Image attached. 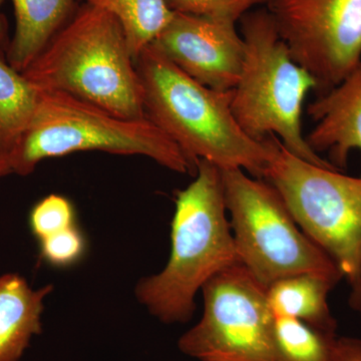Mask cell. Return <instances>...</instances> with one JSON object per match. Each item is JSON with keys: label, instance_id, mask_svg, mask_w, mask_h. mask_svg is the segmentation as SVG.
<instances>
[{"label": "cell", "instance_id": "9c48e42d", "mask_svg": "<svg viewBox=\"0 0 361 361\" xmlns=\"http://www.w3.org/2000/svg\"><path fill=\"white\" fill-rule=\"evenodd\" d=\"M270 13L291 56L317 82L319 96L361 61V0H273Z\"/></svg>", "mask_w": 361, "mask_h": 361}, {"label": "cell", "instance_id": "5bb4252c", "mask_svg": "<svg viewBox=\"0 0 361 361\" xmlns=\"http://www.w3.org/2000/svg\"><path fill=\"white\" fill-rule=\"evenodd\" d=\"M336 284L320 275H292L268 287V302L275 316L296 318L320 331L336 334L337 322L327 301Z\"/></svg>", "mask_w": 361, "mask_h": 361}, {"label": "cell", "instance_id": "5b68a950", "mask_svg": "<svg viewBox=\"0 0 361 361\" xmlns=\"http://www.w3.org/2000/svg\"><path fill=\"white\" fill-rule=\"evenodd\" d=\"M240 21L245 51L232 90L235 120L255 141L275 135L293 155L336 168L311 148L302 134L303 104L308 92L317 90L314 78L292 58L270 11L247 13Z\"/></svg>", "mask_w": 361, "mask_h": 361}, {"label": "cell", "instance_id": "7c38bea8", "mask_svg": "<svg viewBox=\"0 0 361 361\" xmlns=\"http://www.w3.org/2000/svg\"><path fill=\"white\" fill-rule=\"evenodd\" d=\"M52 285L32 288L16 273L0 276V361H20L42 329L44 300Z\"/></svg>", "mask_w": 361, "mask_h": 361}, {"label": "cell", "instance_id": "ffe728a7", "mask_svg": "<svg viewBox=\"0 0 361 361\" xmlns=\"http://www.w3.org/2000/svg\"><path fill=\"white\" fill-rule=\"evenodd\" d=\"M166 4L174 13L226 18L237 23L257 2L256 0H166Z\"/></svg>", "mask_w": 361, "mask_h": 361}, {"label": "cell", "instance_id": "603a6c76", "mask_svg": "<svg viewBox=\"0 0 361 361\" xmlns=\"http://www.w3.org/2000/svg\"><path fill=\"white\" fill-rule=\"evenodd\" d=\"M11 166L7 160H0V178L11 174Z\"/></svg>", "mask_w": 361, "mask_h": 361}, {"label": "cell", "instance_id": "d4e9b609", "mask_svg": "<svg viewBox=\"0 0 361 361\" xmlns=\"http://www.w3.org/2000/svg\"><path fill=\"white\" fill-rule=\"evenodd\" d=\"M271 1H273V0H256V2H257V4H269Z\"/></svg>", "mask_w": 361, "mask_h": 361}, {"label": "cell", "instance_id": "4fadbf2b", "mask_svg": "<svg viewBox=\"0 0 361 361\" xmlns=\"http://www.w3.org/2000/svg\"><path fill=\"white\" fill-rule=\"evenodd\" d=\"M16 32L7 61L23 73L70 20L75 0H11Z\"/></svg>", "mask_w": 361, "mask_h": 361}, {"label": "cell", "instance_id": "52a82bcc", "mask_svg": "<svg viewBox=\"0 0 361 361\" xmlns=\"http://www.w3.org/2000/svg\"><path fill=\"white\" fill-rule=\"evenodd\" d=\"M297 225L322 249L348 284L361 274V177L303 160L274 135L264 175Z\"/></svg>", "mask_w": 361, "mask_h": 361}, {"label": "cell", "instance_id": "9a60e30c", "mask_svg": "<svg viewBox=\"0 0 361 361\" xmlns=\"http://www.w3.org/2000/svg\"><path fill=\"white\" fill-rule=\"evenodd\" d=\"M39 99V90L0 59V160H7L20 144Z\"/></svg>", "mask_w": 361, "mask_h": 361}, {"label": "cell", "instance_id": "2e32d148", "mask_svg": "<svg viewBox=\"0 0 361 361\" xmlns=\"http://www.w3.org/2000/svg\"><path fill=\"white\" fill-rule=\"evenodd\" d=\"M110 13L122 25L133 59H137L172 20L166 0H84Z\"/></svg>", "mask_w": 361, "mask_h": 361}, {"label": "cell", "instance_id": "cb8c5ba5", "mask_svg": "<svg viewBox=\"0 0 361 361\" xmlns=\"http://www.w3.org/2000/svg\"><path fill=\"white\" fill-rule=\"evenodd\" d=\"M2 2H4V0H0V6H1ZM4 35H6V23H4V20L0 18V42L4 40Z\"/></svg>", "mask_w": 361, "mask_h": 361}, {"label": "cell", "instance_id": "44dd1931", "mask_svg": "<svg viewBox=\"0 0 361 361\" xmlns=\"http://www.w3.org/2000/svg\"><path fill=\"white\" fill-rule=\"evenodd\" d=\"M336 361H361V341L351 337H341Z\"/></svg>", "mask_w": 361, "mask_h": 361}, {"label": "cell", "instance_id": "e0dca14e", "mask_svg": "<svg viewBox=\"0 0 361 361\" xmlns=\"http://www.w3.org/2000/svg\"><path fill=\"white\" fill-rule=\"evenodd\" d=\"M275 334L284 361H336V334H327L296 318L275 316Z\"/></svg>", "mask_w": 361, "mask_h": 361}, {"label": "cell", "instance_id": "30bf717a", "mask_svg": "<svg viewBox=\"0 0 361 361\" xmlns=\"http://www.w3.org/2000/svg\"><path fill=\"white\" fill-rule=\"evenodd\" d=\"M152 44L210 89L231 92L238 82L245 45L236 21L174 13Z\"/></svg>", "mask_w": 361, "mask_h": 361}, {"label": "cell", "instance_id": "ac0fdd59", "mask_svg": "<svg viewBox=\"0 0 361 361\" xmlns=\"http://www.w3.org/2000/svg\"><path fill=\"white\" fill-rule=\"evenodd\" d=\"M75 225V211L73 203L61 195L45 197L30 212V230L39 241Z\"/></svg>", "mask_w": 361, "mask_h": 361}, {"label": "cell", "instance_id": "7402d4cb", "mask_svg": "<svg viewBox=\"0 0 361 361\" xmlns=\"http://www.w3.org/2000/svg\"><path fill=\"white\" fill-rule=\"evenodd\" d=\"M351 290L349 294V306L361 317V274L355 283L350 284Z\"/></svg>", "mask_w": 361, "mask_h": 361}, {"label": "cell", "instance_id": "ba28073f", "mask_svg": "<svg viewBox=\"0 0 361 361\" xmlns=\"http://www.w3.org/2000/svg\"><path fill=\"white\" fill-rule=\"evenodd\" d=\"M202 292L203 316L180 337V353L200 361H284L267 288L243 265L222 271Z\"/></svg>", "mask_w": 361, "mask_h": 361}, {"label": "cell", "instance_id": "3957f363", "mask_svg": "<svg viewBox=\"0 0 361 361\" xmlns=\"http://www.w3.org/2000/svg\"><path fill=\"white\" fill-rule=\"evenodd\" d=\"M23 75L37 90L65 92L121 118H145L141 80L122 25L85 4Z\"/></svg>", "mask_w": 361, "mask_h": 361}, {"label": "cell", "instance_id": "277c9868", "mask_svg": "<svg viewBox=\"0 0 361 361\" xmlns=\"http://www.w3.org/2000/svg\"><path fill=\"white\" fill-rule=\"evenodd\" d=\"M85 151L147 157L173 172H197L180 147L148 116L121 118L51 90H39L32 122L7 161L11 172L26 176L45 159Z\"/></svg>", "mask_w": 361, "mask_h": 361}, {"label": "cell", "instance_id": "d6986e66", "mask_svg": "<svg viewBox=\"0 0 361 361\" xmlns=\"http://www.w3.org/2000/svg\"><path fill=\"white\" fill-rule=\"evenodd\" d=\"M40 256L56 267L75 264L84 256L87 244L77 225L40 240Z\"/></svg>", "mask_w": 361, "mask_h": 361}, {"label": "cell", "instance_id": "8fae6325", "mask_svg": "<svg viewBox=\"0 0 361 361\" xmlns=\"http://www.w3.org/2000/svg\"><path fill=\"white\" fill-rule=\"evenodd\" d=\"M315 123L306 137L316 153H329L338 170L348 166L349 154L361 149V61L341 84L307 106Z\"/></svg>", "mask_w": 361, "mask_h": 361}, {"label": "cell", "instance_id": "6da1fadb", "mask_svg": "<svg viewBox=\"0 0 361 361\" xmlns=\"http://www.w3.org/2000/svg\"><path fill=\"white\" fill-rule=\"evenodd\" d=\"M145 113L197 167L241 169L263 179L274 149V135L252 139L231 110V92H219L189 77L153 44L135 59Z\"/></svg>", "mask_w": 361, "mask_h": 361}, {"label": "cell", "instance_id": "7a4b0ae2", "mask_svg": "<svg viewBox=\"0 0 361 361\" xmlns=\"http://www.w3.org/2000/svg\"><path fill=\"white\" fill-rule=\"evenodd\" d=\"M195 175L176 194L167 264L135 286L137 301L165 324L191 320L197 293L216 275L240 264L220 169L199 160Z\"/></svg>", "mask_w": 361, "mask_h": 361}, {"label": "cell", "instance_id": "8992f818", "mask_svg": "<svg viewBox=\"0 0 361 361\" xmlns=\"http://www.w3.org/2000/svg\"><path fill=\"white\" fill-rule=\"evenodd\" d=\"M221 175L240 264L259 283L268 288L277 280L298 274L341 281L343 277L336 263L297 225L270 183L241 169H224Z\"/></svg>", "mask_w": 361, "mask_h": 361}]
</instances>
